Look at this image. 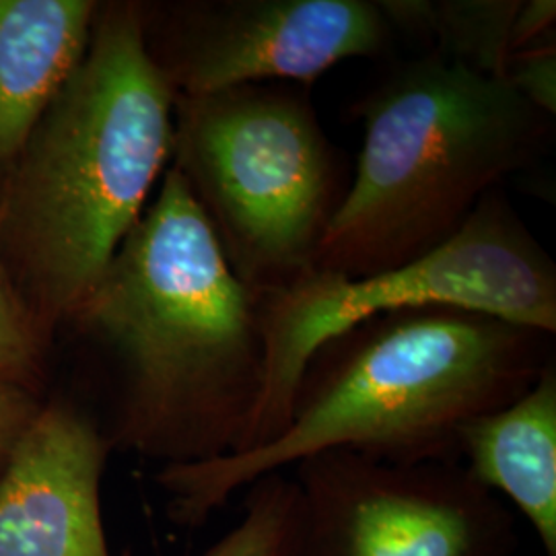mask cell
<instances>
[{
	"instance_id": "1",
	"label": "cell",
	"mask_w": 556,
	"mask_h": 556,
	"mask_svg": "<svg viewBox=\"0 0 556 556\" xmlns=\"http://www.w3.org/2000/svg\"><path fill=\"white\" fill-rule=\"evenodd\" d=\"M553 338L456 307L365 319L309 358L278 438L243 454L161 468L169 516L200 528L239 489L332 450L404 466L462 462L459 429L532 388L555 361Z\"/></svg>"
},
{
	"instance_id": "4",
	"label": "cell",
	"mask_w": 556,
	"mask_h": 556,
	"mask_svg": "<svg viewBox=\"0 0 556 556\" xmlns=\"http://www.w3.org/2000/svg\"><path fill=\"white\" fill-rule=\"evenodd\" d=\"M351 114L363 128L357 169L314 264L351 278L438 250L555 140V118L501 77L435 52L402 64Z\"/></svg>"
},
{
	"instance_id": "13",
	"label": "cell",
	"mask_w": 556,
	"mask_h": 556,
	"mask_svg": "<svg viewBox=\"0 0 556 556\" xmlns=\"http://www.w3.org/2000/svg\"><path fill=\"white\" fill-rule=\"evenodd\" d=\"M243 517L199 556H293L298 486L273 472L245 486Z\"/></svg>"
},
{
	"instance_id": "12",
	"label": "cell",
	"mask_w": 556,
	"mask_h": 556,
	"mask_svg": "<svg viewBox=\"0 0 556 556\" xmlns=\"http://www.w3.org/2000/svg\"><path fill=\"white\" fill-rule=\"evenodd\" d=\"M388 25L433 41L443 59L501 77L519 0H376Z\"/></svg>"
},
{
	"instance_id": "16",
	"label": "cell",
	"mask_w": 556,
	"mask_h": 556,
	"mask_svg": "<svg viewBox=\"0 0 556 556\" xmlns=\"http://www.w3.org/2000/svg\"><path fill=\"white\" fill-rule=\"evenodd\" d=\"M40 408L36 392L0 376V477Z\"/></svg>"
},
{
	"instance_id": "7",
	"label": "cell",
	"mask_w": 556,
	"mask_h": 556,
	"mask_svg": "<svg viewBox=\"0 0 556 556\" xmlns=\"http://www.w3.org/2000/svg\"><path fill=\"white\" fill-rule=\"evenodd\" d=\"M293 556H516V517L462 462L388 464L346 450L293 466Z\"/></svg>"
},
{
	"instance_id": "10",
	"label": "cell",
	"mask_w": 556,
	"mask_h": 556,
	"mask_svg": "<svg viewBox=\"0 0 556 556\" xmlns=\"http://www.w3.org/2000/svg\"><path fill=\"white\" fill-rule=\"evenodd\" d=\"M98 11L91 0H0V169L79 68Z\"/></svg>"
},
{
	"instance_id": "6",
	"label": "cell",
	"mask_w": 556,
	"mask_h": 556,
	"mask_svg": "<svg viewBox=\"0 0 556 556\" xmlns=\"http://www.w3.org/2000/svg\"><path fill=\"white\" fill-rule=\"evenodd\" d=\"M420 307H456L555 337V262L501 188L454 238L420 258L357 278L312 268L260 295L264 376L236 454L282 433L299 381L321 344L365 319Z\"/></svg>"
},
{
	"instance_id": "2",
	"label": "cell",
	"mask_w": 556,
	"mask_h": 556,
	"mask_svg": "<svg viewBox=\"0 0 556 556\" xmlns=\"http://www.w3.org/2000/svg\"><path fill=\"white\" fill-rule=\"evenodd\" d=\"M258 305L169 165L71 318L118 367L112 447L163 466L236 454L264 376Z\"/></svg>"
},
{
	"instance_id": "5",
	"label": "cell",
	"mask_w": 556,
	"mask_h": 556,
	"mask_svg": "<svg viewBox=\"0 0 556 556\" xmlns=\"http://www.w3.org/2000/svg\"><path fill=\"white\" fill-rule=\"evenodd\" d=\"M169 165L258 295L314 268L349 186L309 96L289 83L176 96Z\"/></svg>"
},
{
	"instance_id": "3",
	"label": "cell",
	"mask_w": 556,
	"mask_h": 556,
	"mask_svg": "<svg viewBox=\"0 0 556 556\" xmlns=\"http://www.w3.org/2000/svg\"><path fill=\"white\" fill-rule=\"evenodd\" d=\"M176 91L140 2L100 4L87 54L11 165L0 252L41 332L75 316L172 163Z\"/></svg>"
},
{
	"instance_id": "15",
	"label": "cell",
	"mask_w": 556,
	"mask_h": 556,
	"mask_svg": "<svg viewBox=\"0 0 556 556\" xmlns=\"http://www.w3.org/2000/svg\"><path fill=\"white\" fill-rule=\"evenodd\" d=\"M517 96H521L542 114L556 116V41L555 36L519 50L505 60L503 75Z\"/></svg>"
},
{
	"instance_id": "8",
	"label": "cell",
	"mask_w": 556,
	"mask_h": 556,
	"mask_svg": "<svg viewBox=\"0 0 556 556\" xmlns=\"http://www.w3.org/2000/svg\"><path fill=\"white\" fill-rule=\"evenodd\" d=\"M147 50L176 96L312 85L344 60L390 50L376 0H199L140 4Z\"/></svg>"
},
{
	"instance_id": "9",
	"label": "cell",
	"mask_w": 556,
	"mask_h": 556,
	"mask_svg": "<svg viewBox=\"0 0 556 556\" xmlns=\"http://www.w3.org/2000/svg\"><path fill=\"white\" fill-rule=\"evenodd\" d=\"M110 450L77 408L41 404L0 477V556H112L101 517Z\"/></svg>"
},
{
	"instance_id": "11",
	"label": "cell",
	"mask_w": 556,
	"mask_h": 556,
	"mask_svg": "<svg viewBox=\"0 0 556 556\" xmlns=\"http://www.w3.org/2000/svg\"><path fill=\"white\" fill-rule=\"evenodd\" d=\"M459 459L491 493H503L532 523L544 555L556 556V365L511 404L459 429Z\"/></svg>"
},
{
	"instance_id": "17",
	"label": "cell",
	"mask_w": 556,
	"mask_h": 556,
	"mask_svg": "<svg viewBox=\"0 0 556 556\" xmlns=\"http://www.w3.org/2000/svg\"><path fill=\"white\" fill-rule=\"evenodd\" d=\"M555 0H519L509 31V56L555 36Z\"/></svg>"
},
{
	"instance_id": "14",
	"label": "cell",
	"mask_w": 556,
	"mask_h": 556,
	"mask_svg": "<svg viewBox=\"0 0 556 556\" xmlns=\"http://www.w3.org/2000/svg\"><path fill=\"white\" fill-rule=\"evenodd\" d=\"M43 337L0 252V376L36 392L43 376Z\"/></svg>"
}]
</instances>
